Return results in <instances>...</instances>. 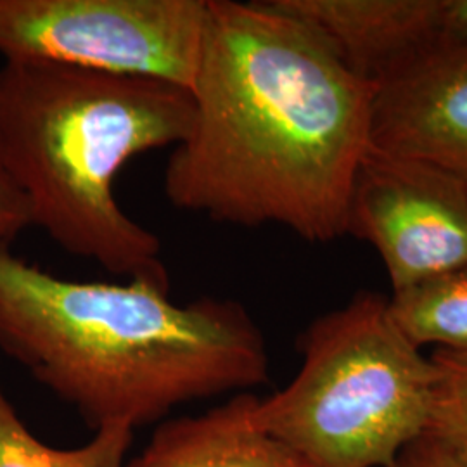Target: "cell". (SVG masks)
I'll use <instances>...</instances> for the list:
<instances>
[{
  "instance_id": "6da1fadb",
  "label": "cell",
  "mask_w": 467,
  "mask_h": 467,
  "mask_svg": "<svg viewBox=\"0 0 467 467\" xmlns=\"http://www.w3.org/2000/svg\"><path fill=\"white\" fill-rule=\"evenodd\" d=\"M194 117L165 170L171 206L218 223L347 234L374 84L268 0H208Z\"/></svg>"
},
{
  "instance_id": "7a4b0ae2",
  "label": "cell",
  "mask_w": 467,
  "mask_h": 467,
  "mask_svg": "<svg viewBox=\"0 0 467 467\" xmlns=\"http://www.w3.org/2000/svg\"><path fill=\"white\" fill-rule=\"evenodd\" d=\"M0 348L96 431L268 381L264 334L239 301L177 305L170 283L148 277L61 279L11 250L0 251Z\"/></svg>"
},
{
  "instance_id": "3957f363",
  "label": "cell",
  "mask_w": 467,
  "mask_h": 467,
  "mask_svg": "<svg viewBox=\"0 0 467 467\" xmlns=\"http://www.w3.org/2000/svg\"><path fill=\"white\" fill-rule=\"evenodd\" d=\"M194 117L175 85L49 65L0 67V137L32 225L127 279L167 281L161 241L118 202L125 165L175 148Z\"/></svg>"
},
{
  "instance_id": "277c9868",
  "label": "cell",
  "mask_w": 467,
  "mask_h": 467,
  "mask_svg": "<svg viewBox=\"0 0 467 467\" xmlns=\"http://www.w3.org/2000/svg\"><path fill=\"white\" fill-rule=\"evenodd\" d=\"M296 378L268 399L250 395L253 430L312 467H386L426 433L431 357L395 326L388 300L364 293L300 337Z\"/></svg>"
},
{
  "instance_id": "5b68a950",
  "label": "cell",
  "mask_w": 467,
  "mask_h": 467,
  "mask_svg": "<svg viewBox=\"0 0 467 467\" xmlns=\"http://www.w3.org/2000/svg\"><path fill=\"white\" fill-rule=\"evenodd\" d=\"M206 21L208 0H0V56L191 90Z\"/></svg>"
},
{
  "instance_id": "8992f818",
  "label": "cell",
  "mask_w": 467,
  "mask_h": 467,
  "mask_svg": "<svg viewBox=\"0 0 467 467\" xmlns=\"http://www.w3.org/2000/svg\"><path fill=\"white\" fill-rule=\"evenodd\" d=\"M347 234L370 243L393 293L467 265V182L372 150L355 175Z\"/></svg>"
},
{
  "instance_id": "52a82bcc",
  "label": "cell",
  "mask_w": 467,
  "mask_h": 467,
  "mask_svg": "<svg viewBox=\"0 0 467 467\" xmlns=\"http://www.w3.org/2000/svg\"><path fill=\"white\" fill-rule=\"evenodd\" d=\"M370 148L467 182V46L434 44L374 84Z\"/></svg>"
},
{
  "instance_id": "ba28073f",
  "label": "cell",
  "mask_w": 467,
  "mask_h": 467,
  "mask_svg": "<svg viewBox=\"0 0 467 467\" xmlns=\"http://www.w3.org/2000/svg\"><path fill=\"white\" fill-rule=\"evenodd\" d=\"M268 2L312 28L370 84L440 42L441 0Z\"/></svg>"
},
{
  "instance_id": "9c48e42d",
  "label": "cell",
  "mask_w": 467,
  "mask_h": 467,
  "mask_svg": "<svg viewBox=\"0 0 467 467\" xmlns=\"http://www.w3.org/2000/svg\"><path fill=\"white\" fill-rule=\"evenodd\" d=\"M248 399L241 393L206 414L163 422L127 467H312L275 438L251 428Z\"/></svg>"
},
{
  "instance_id": "30bf717a",
  "label": "cell",
  "mask_w": 467,
  "mask_h": 467,
  "mask_svg": "<svg viewBox=\"0 0 467 467\" xmlns=\"http://www.w3.org/2000/svg\"><path fill=\"white\" fill-rule=\"evenodd\" d=\"M388 310L418 348L467 353V265L393 293Z\"/></svg>"
},
{
  "instance_id": "8fae6325",
  "label": "cell",
  "mask_w": 467,
  "mask_h": 467,
  "mask_svg": "<svg viewBox=\"0 0 467 467\" xmlns=\"http://www.w3.org/2000/svg\"><path fill=\"white\" fill-rule=\"evenodd\" d=\"M134 431L108 426L80 449L59 451L42 443L0 389V467H125Z\"/></svg>"
},
{
  "instance_id": "7c38bea8",
  "label": "cell",
  "mask_w": 467,
  "mask_h": 467,
  "mask_svg": "<svg viewBox=\"0 0 467 467\" xmlns=\"http://www.w3.org/2000/svg\"><path fill=\"white\" fill-rule=\"evenodd\" d=\"M436 379L426 433L467 462V353L436 350Z\"/></svg>"
},
{
  "instance_id": "4fadbf2b",
  "label": "cell",
  "mask_w": 467,
  "mask_h": 467,
  "mask_svg": "<svg viewBox=\"0 0 467 467\" xmlns=\"http://www.w3.org/2000/svg\"><path fill=\"white\" fill-rule=\"evenodd\" d=\"M28 227H32L30 208L7 163L0 137V251L11 250L17 235Z\"/></svg>"
},
{
  "instance_id": "5bb4252c",
  "label": "cell",
  "mask_w": 467,
  "mask_h": 467,
  "mask_svg": "<svg viewBox=\"0 0 467 467\" xmlns=\"http://www.w3.org/2000/svg\"><path fill=\"white\" fill-rule=\"evenodd\" d=\"M386 467H467V462L438 440L422 434Z\"/></svg>"
},
{
  "instance_id": "9a60e30c",
  "label": "cell",
  "mask_w": 467,
  "mask_h": 467,
  "mask_svg": "<svg viewBox=\"0 0 467 467\" xmlns=\"http://www.w3.org/2000/svg\"><path fill=\"white\" fill-rule=\"evenodd\" d=\"M438 44L467 46V0H441Z\"/></svg>"
}]
</instances>
